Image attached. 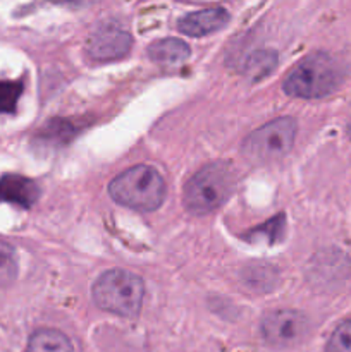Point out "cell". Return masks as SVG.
Instances as JSON below:
<instances>
[{
    "mask_svg": "<svg viewBox=\"0 0 351 352\" xmlns=\"http://www.w3.org/2000/svg\"><path fill=\"white\" fill-rule=\"evenodd\" d=\"M109 195L119 205L141 212H153L165 198V182L157 168L134 165L110 182Z\"/></svg>",
    "mask_w": 351,
    "mask_h": 352,
    "instance_id": "cell-1",
    "label": "cell"
},
{
    "mask_svg": "<svg viewBox=\"0 0 351 352\" xmlns=\"http://www.w3.org/2000/svg\"><path fill=\"white\" fill-rule=\"evenodd\" d=\"M93 301L103 311L123 318H134L145 298V284L138 275L126 270H109L93 285Z\"/></svg>",
    "mask_w": 351,
    "mask_h": 352,
    "instance_id": "cell-2",
    "label": "cell"
},
{
    "mask_svg": "<svg viewBox=\"0 0 351 352\" xmlns=\"http://www.w3.org/2000/svg\"><path fill=\"white\" fill-rule=\"evenodd\" d=\"M236 184L234 170L226 164H210L196 172L184 189V206L193 215H205L219 208Z\"/></svg>",
    "mask_w": 351,
    "mask_h": 352,
    "instance_id": "cell-3",
    "label": "cell"
},
{
    "mask_svg": "<svg viewBox=\"0 0 351 352\" xmlns=\"http://www.w3.org/2000/svg\"><path fill=\"white\" fill-rule=\"evenodd\" d=\"M341 82V69L323 54L306 57L286 78L284 91L298 98H322L330 95Z\"/></svg>",
    "mask_w": 351,
    "mask_h": 352,
    "instance_id": "cell-4",
    "label": "cell"
},
{
    "mask_svg": "<svg viewBox=\"0 0 351 352\" xmlns=\"http://www.w3.org/2000/svg\"><path fill=\"white\" fill-rule=\"evenodd\" d=\"M296 122L281 117L253 131L243 143V155L253 164H268L288 155L295 143Z\"/></svg>",
    "mask_w": 351,
    "mask_h": 352,
    "instance_id": "cell-5",
    "label": "cell"
},
{
    "mask_svg": "<svg viewBox=\"0 0 351 352\" xmlns=\"http://www.w3.org/2000/svg\"><path fill=\"white\" fill-rule=\"evenodd\" d=\"M306 318L292 309H279L265 315L262 322V333L270 346L286 347L298 342L306 333Z\"/></svg>",
    "mask_w": 351,
    "mask_h": 352,
    "instance_id": "cell-6",
    "label": "cell"
},
{
    "mask_svg": "<svg viewBox=\"0 0 351 352\" xmlns=\"http://www.w3.org/2000/svg\"><path fill=\"white\" fill-rule=\"evenodd\" d=\"M133 45V38L120 28H100L89 36L86 50L95 60H116L124 57Z\"/></svg>",
    "mask_w": 351,
    "mask_h": 352,
    "instance_id": "cell-7",
    "label": "cell"
},
{
    "mask_svg": "<svg viewBox=\"0 0 351 352\" xmlns=\"http://www.w3.org/2000/svg\"><path fill=\"white\" fill-rule=\"evenodd\" d=\"M40 189L36 182L23 175L7 174L0 177V203H10V205L30 208L38 199Z\"/></svg>",
    "mask_w": 351,
    "mask_h": 352,
    "instance_id": "cell-8",
    "label": "cell"
},
{
    "mask_svg": "<svg viewBox=\"0 0 351 352\" xmlns=\"http://www.w3.org/2000/svg\"><path fill=\"white\" fill-rule=\"evenodd\" d=\"M229 23L227 10L213 7V9H203L198 12H191L179 19V31L189 36H205L217 30H222Z\"/></svg>",
    "mask_w": 351,
    "mask_h": 352,
    "instance_id": "cell-9",
    "label": "cell"
},
{
    "mask_svg": "<svg viewBox=\"0 0 351 352\" xmlns=\"http://www.w3.org/2000/svg\"><path fill=\"white\" fill-rule=\"evenodd\" d=\"M189 47L184 41L178 40V38H165V40H158L148 47V57L153 62L162 65H178L188 60L189 57Z\"/></svg>",
    "mask_w": 351,
    "mask_h": 352,
    "instance_id": "cell-10",
    "label": "cell"
},
{
    "mask_svg": "<svg viewBox=\"0 0 351 352\" xmlns=\"http://www.w3.org/2000/svg\"><path fill=\"white\" fill-rule=\"evenodd\" d=\"M26 352H74V347L58 330L41 329L31 336Z\"/></svg>",
    "mask_w": 351,
    "mask_h": 352,
    "instance_id": "cell-11",
    "label": "cell"
},
{
    "mask_svg": "<svg viewBox=\"0 0 351 352\" xmlns=\"http://www.w3.org/2000/svg\"><path fill=\"white\" fill-rule=\"evenodd\" d=\"M275 64H277V55H275V52L258 50L255 54H251L246 64H244V74L251 81H258V79L270 74L274 71Z\"/></svg>",
    "mask_w": 351,
    "mask_h": 352,
    "instance_id": "cell-12",
    "label": "cell"
},
{
    "mask_svg": "<svg viewBox=\"0 0 351 352\" xmlns=\"http://www.w3.org/2000/svg\"><path fill=\"white\" fill-rule=\"evenodd\" d=\"M17 275V258L10 244L0 241V289L14 282Z\"/></svg>",
    "mask_w": 351,
    "mask_h": 352,
    "instance_id": "cell-13",
    "label": "cell"
},
{
    "mask_svg": "<svg viewBox=\"0 0 351 352\" xmlns=\"http://www.w3.org/2000/svg\"><path fill=\"white\" fill-rule=\"evenodd\" d=\"M23 89V81H0V113L16 112Z\"/></svg>",
    "mask_w": 351,
    "mask_h": 352,
    "instance_id": "cell-14",
    "label": "cell"
},
{
    "mask_svg": "<svg viewBox=\"0 0 351 352\" xmlns=\"http://www.w3.org/2000/svg\"><path fill=\"white\" fill-rule=\"evenodd\" d=\"M326 352H351V318L334 330L326 346Z\"/></svg>",
    "mask_w": 351,
    "mask_h": 352,
    "instance_id": "cell-15",
    "label": "cell"
},
{
    "mask_svg": "<svg viewBox=\"0 0 351 352\" xmlns=\"http://www.w3.org/2000/svg\"><path fill=\"white\" fill-rule=\"evenodd\" d=\"M348 134H350V138H351V120H350V124H348Z\"/></svg>",
    "mask_w": 351,
    "mask_h": 352,
    "instance_id": "cell-16",
    "label": "cell"
}]
</instances>
